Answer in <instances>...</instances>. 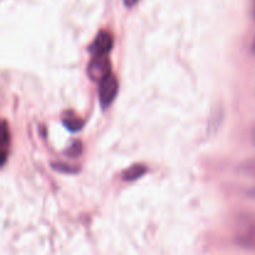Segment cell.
I'll list each match as a JSON object with an SVG mask.
<instances>
[{"label": "cell", "mask_w": 255, "mask_h": 255, "mask_svg": "<svg viewBox=\"0 0 255 255\" xmlns=\"http://www.w3.org/2000/svg\"><path fill=\"white\" fill-rule=\"evenodd\" d=\"M233 238L239 248L255 252V212H241L236 217Z\"/></svg>", "instance_id": "6da1fadb"}, {"label": "cell", "mask_w": 255, "mask_h": 255, "mask_svg": "<svg viewBox=\"0 0 255 255\" xmlns=\"http://www.w3.org/2000/svg\"><path fill=\"white\" fill-rule=\"evenodd\" d=\"M87 74L92 81L100 82L105 77L111 74V62L107 55H99L94 56L91 62L87 66Z\"/></svg>", "instance_id": "7a4b0ae2"}, {"label": "cell", "mask_w": 255, "mask_h": 255, "mask_svg": "<svg viewBox=\"0 0 255 255\" xmlns=\"http://www.w3.org/2000/svg\"><path fill=\"white\" fill-rule=\"evenodd\" d=\"M119 92V81L114 75L110 74L100 81L99 97L102 107H109L117 96Z\"/></svg>", "instance_id": "3957f363"}, {"label": "cell", "mask_w": 255, "mask_h": 255, "mask_svg": "<svg viewBox=\"0 0 255 255\" xmlns=\"http://www.w3.org/2000/svg\"><path fill=\"white\" fill-rule=\"evenodd\" d=\"M112 45H114L112 35L109 31H100L90 46V52L92 54V56L107 55L112 49Z\"/></svg>", "instance_id": "277c9868"}, {"label": "cell", "mask_w": 255, "mask_h": 255, "mask_svg": "<svg viewBox=\"0 0 255 255\" xmlns=\"http://www.w3.org/2000/svg\"><path fill=\"white\" fill-rule=\"evenodd\" d=\"M10 144V132L7 124L5 121H0V167L5 163L7 157Z\"/></svg>", "instance_id": "5b68a950"}, {"label": "cell", "mask_w": 255, "mask_h": 255, "mask_svg": "<svg viewBox=\"0 0 255 255\" xmlns=\"http://www.w3.org/2000/svg\"><path fill=\"white\" fill-rule=\"evenodd\" d=\"M237 171L243 176L255 179V156L247 158L238 166Z\"/></svg>", "instance_id": "8992f818"}, {"label": "cell", "mask_w": 255, "mask_h": 255, "mask_svg": "<svg viewBox=\"0 0 255 255\" xmlns=\"http://www.w3.org/2000/svg\"><path fill=\"white\" fill-rule=\"evenodd\" d=\"M64 125L66 126V128L70 129V131L76 132L82 128V126H84V120H81L79 116H76V115L70 112V114L65 115Z\"/></svg>", "instance_id": "52a82bcc"}, {"label": "cell", "mask_w": 255, "mask_h": 255, "mask_svg": "<svg viewBox=\"0 0 255 255\" xmlns=\"http://www.w3.org/2000/svg\"><path fill=\"white\" fill-rule=\"evenodd\" d=\"M146 171L147 168L144 166H142V164H133L127 171L124 172V179L125 181H136L139 177L143 176Z\"/></svg>", "instance_id": "ba28073f"}, {"label": "cell", "mask_w": 255, "mask_h": 255, "mask_svg": "<svg viewBox=\"0 0 255 255\" xmlns=\"http://www.w3.org/2000/svg\"><path fill=\"white\" fill-rule=\"evenodd\" d=\"M81 149H82L81 143H80V142H74L72 146L66 151V153L69 154L70 157H77L80 153H81Z\"/></svg>", "instance_id": "9c48e42d"}, {"label": "cell", "mask_w": 255, "mask_h": 255, "mask_svg": "<svg viewBox=\"0 0 255 255\" xmlns=\"http://www.w3.org/2000/svg\"><path fill=\"white\" fill-rule=\"evenodd\" d=\"M247 197H249L251 199H254L255 201V187H252V188H249L248 191H247Z\"/></svg>", "instance_id": "30bf717a"}, {"label": "cell", "mask_w": 255, "mask_h": 255, "mask_svg": "<svg viewBox=\"0 0 255 255\" xmlns=\"http://www.w3.org/2000/svg\"><path fill=\"white\" fill-rule=\"evenodd\" d=\"M138 1L139 0H125V5H126L127 7H132L133 5H136Z\"/></svg>", "instance_id": "8fae6325"}, {"label": "cell", "mask_w": 255, "mask_h": 255, "mask_svg": "<svg viewBox=\"0 0 255 255\" xmlns=\"http://www.w3.org/2000/svg\"><path fill=\"white\" fill-rule=\"evenodd\" d=\"M251 141L253 143V146H255V124L252 126L251 129Z\"/></svg>", "instance_id": "7c38bea8"}, {"label": "cell", "mask_w": 255, "mask_h": 255, "mask_svg": "<svg viewBox=\"0 0 255 255\" xmlns=\"http://www.w3.org/2000/svg\"><path fill=\"white\" fill-rule=\"evenodd\" d=\"M251 52H252V55H253V56L255 57V37H254L253 41H252V44H251Z\"/></svg>", "instance_id": "4fadbf2b"}, {"label": "cell", "mask_w": 255, "mask_h": 255, "mask_svg": "<svg viewBox=\"0 0 255 255\" xmlns=\"http://www.w3.org/2000/svg\"><path fill=\"white\" fill-rule=\"evenodd\" d=\"M252 5H253V6H252V14H253V17L255 20V0H252Z\"/></svg>", "instance_id": "5bb4252c"}]
</instances>
